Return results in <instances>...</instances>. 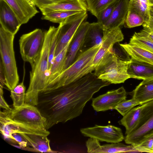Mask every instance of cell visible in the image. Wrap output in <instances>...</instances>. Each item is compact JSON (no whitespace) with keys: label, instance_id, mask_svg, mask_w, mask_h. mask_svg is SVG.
Listing matches in <instances>:
<instances>
[{"label":"cell","instance_id":"cell-1","mask_svg":"<svg viewBox=\"0 0 153 153\" xmlns=\"http://www.w3.org/2000/svg\"><path fill=\"white\" fill-rule=\"evenodd\" d=\"M110 84L91 72L66 85L39 93L36 106L46 119V129L80 115L94 94Z\"/></svg>","mask_w":153,"mask_h":153},{"label":"cell","instance_id":"cell-2","mask_svg":"<svg viewBox=\"0 0 153 153\" xmlns=\"http://www.w3.org/2000/svg\"><path fill=\"white\" fill-rule=\"evenodd\" d=\"M57 27L51 26L44 32L45 39L42 49L31 66L30 83L26 93L25 104L36 106L38 97L47 85L49 76L48 60L51 41Z\"/></svg>","mask_w":153,"mask_h":153},{"label":"cell","instance_id":"cell-3","mask_svg":"<svg viewBox=\"0 0 153 153\" xmlns=\"http://www.w3.org/2000/svg\"><path fill=\"white\" fill-rule=\"evenodd\" d=\"M101 45H96L81 53L75 61L42 91L54 90L77 80L95 70L94 57Z\"/></svg>","mask_w":153,"mask_h":153},{"label":"cell","instance_id":"cell-4","mask_svg":"<svg viewBox=\"0 0 153 153\" xmlns=\"http://www.w3.org/2000/svg\"><path fill=\"white\" fill-rule=\"evenodd\" d=\"M14 35L0 26V64L4 74L5 85L10 90L18 84L19 77L13 48Z\"/></svg>","mask_w":153,"mask_h":153},{"label":"cell","instance_id":"cell-5","mask_svg":"<svg viewBox=\"0 0 153 153\" xmlns=\"http://www.w3.org/2000/svg\"><path fill=\"white\" fill-rule=\"evenodd\" d=\"M139 120L124 138L126 143L135 146L153 134V100L142 105Z\"/></svg>","mask_w":153,"mask_h":153},{"label":"cell","instance_id":"cell-6","mask_svg":"<svg viewBox=\"0 0 153 153\" xmlns=\"http://www.w3.org/2000/svg\"><path fill=\"white\" fill-rule=\"evenodd\" d=\"M3 111L14 121L36 128L46 129V119L36 106L25 104L21 107Z\"/></svg>","mask_w":153,"mask_h":153},{"label":"cell","instance_id":"cell-7","mask_svg":"<svg viewBox=\"0 0 153 153\" xmlns=\"http://www.w3.org/2000/svg\"><path fill=\"white\" fill-rule=\"evenodd\" d=\"M45 33L39 28L22 35L19 40L20 52L23 60L32 65L43 46Z\"/></svg>","mask_w":153,"mask_h":153},{"label":"cell","instance_id":"cell-8","mask_svg":"<svg viewBox=\"0 0 153 153\" xmlns=\"http://www.w3.org/2000/svg\"><path fill=\"white\" fill-rule=\"evenodd\" d=\"M88 16L87 11H82L68 17L59 24L55 56L73 38L80 25L87 18Z\"/></svg>","mask_w":153,"mask_h":153},{"label":"cell","instance_id":"cell-9","mask_svg":"<svg viewBox=\"0 0 153 153\" xmlns=\"http://www.w3.org/2000/svg\"><path fill=\"white\" fill-rule=\"evenodd\" d=\"M0 131L4 138L14 143L16 142L12 135L14 133L36 134L47 136L50 134L46 129L36 128L14 121L9 118L3 111H1L0 114Z\"/></svg>","mask_w":153,"mask_h":153},{"label":"cell","instance_id":"cell-10","mask_svg":"<svg viewBox=\"0 0 153 153\" xmlns=\"http://www.w3.org/2000/svg\"><path fill=\"white\" fill-rule=\"evenodd\" d=\"M81 133L85 136L93 138L100 141L111 143H119L124 139L121 129L112 125L82 128Z\"/></svg>","mask_w":153,"mask_h":153},{"label":"cell","instance_id":"cell-11","mask_svg":"<svg viewBox=\"0 0 153 153\" xmlns=\"http://www.w3.org/2000/svg\"><path fill=\"white\" fill-rule=\"evenodd\" d=\"M126 98V92L122 86L93 98L91 105L94 110L97 112L114 109L117 105Z\"/></svg>","mask_w":153,"mask_h":153},{"label":"cell","instance_id":"cell-12","mask_svg":"<svg viewBox=\"0 0 153 153\" xmlns=\"http://www.w3.org/2000/svg\"><path fill=\"white\" fill-rule=\"evenodd\" d=\"M90 24L88 22L84 21L75 33L68 49L62 72L71 65L82 52L85 36Z\"/></svg>","mask_w":153,"mask_h":153},{"label":"cell","instance_id":"cell-13","mask_svg":"<svg viewBox=\"0 0 153 153\" xmlns=\"http://www.w3.org/2000/svg\"><path fill=\"white\" fill-rule=\"evenodd\" d=\"M103 31L100 47L94 60L93 65L96 68L103 57L113 48L114 45L124 39V36L120 27L105 30Z\"/></svg>","mask_w":153,"mask_h":153},{"label":"cell","instance_id":"cell-14","mask_svg":"<svg viewBox=\"0 0 153 153\" xmlns=\"http://www.w3.org/2000/svg\"><path fill=\"white\" fill-rule=\"evenodd\" d=\"M14 11L22 25L27 23L39 12L32 0H4Z\"/></svg>","mask_w":153,"mask_h":153},{"label":"cell","instance_id":"cell-15","mask_svg":"<svg viewBox=\"0 0 153 153\" xmlns=\"http://www.w3.org/2000/svg\"><path fill=\"white\" fill-rule=\"evenodd\" d=\"M88 153H115L135 152L136 149L132 145H126L122 143H112L101 145L97 139L90 137L86 142Z\"/></svg>","mask_w":153,"mask_h":153},{"label":"cell","instance_id":"cell-16","mask_svg":"<svg viewBox=\"0 0 153 153\" xmlns=\"http://www.w3.org/2000/svg\"><path fill=\"white\" fill-rule=\"evenodd\" d=\"M0 23L4 30L15 35L22 25L14 11L4 0H0Z\"/></svg>","mask_w":153,"mask_h":153},{"label":"cell","instance_id":"cell-17","mask_svg":"<svg viewBox=\"0 0 153 153\" xmlns=\"http://www.w3.org/2000/svg\"><path fill=\"white\" fill-rule=\"evenodd\" d=\"M130 62L131 60L125 61L120 59L112 48L102 58L94 73L98 77L104 73L116 69L127 70Z\"/></svg>","mask_w":153,"mask_h":153},{"label":"cell","instance_id":"cell-18","mask_svg":"<svg viewBox=\"0 0 153 153\" xmlns=\"http://www.w3.org/2000/svg\"><path fill=\"white\" fill-rule=\"evenodd\" d=\"M129 0H120L110 18L103 26V30L120 27L125 23L128 11Z\"/></svg>","mask_w":153,"mask_h":153},{"label":"cell","instance_id":"cell-19","mask_svg":"<svg viewBox=\"0 0 153 153\" xmlns=\"http://www.w3.org/2000/svg\"><path fill=\"white\" fill-rule=\"evenodd\" d=\"M127 72L130 78L143 80L153 78V65L132 59L131 58Z\"/></svg>","mask_w":153,"mask_h":153},{"label":"cell","instance_id":"cell-20","mask_svg":"<svg viewBox=\"0 0 153 153\" xmlns=\"http://www.w3.org/2000/svg\"><path fill=\"white\" fill-rule=\"evenodd\" d=\"M40 10L43 15L49 12L57 11H87L88 6L85 0H64Z\"/></svg>","mask_w":153,"mask_h":153},{"label":"cell","instance_id":"cell-21","mask_svg":"<svg viewBox=\"0 0 153 153\" xmlns=\"http://www.w3.org/2000/svg\"><path fill=\"white\" fill-rule=\"evenodd\" d=\"M131 59L153 65V53L136 45L120 44Z\"/></svg>","mask_w":153,"mask_h":153},{"label":"cell","instance_id":"cell-22","mask_svg":"<svg viewBox=\"0 0 153 153\" xmlns=\"http://www.w3.org/2000/svg\"><path fill=\"white\" fill-rule=\"evenodd\" d=\"M103 31L102 26L97 22L90 23L85 36L83 51L85 48V50L95 45H101Z\"/></svg>","mask_w":153,"mask_h":153},{"label":"cell","instance_id":"cell-23","mask_svg":"<svg viewBox=\"0 0 153 153\" xmlns=\"http://www.w3.org/2000/svg\"><path fill=\"white\" fill-rule=\"evenodd\" d=\"M133 97L140 105L153 100V78L143 80L133 91Z\"/></svg>","mask_w":153,"mask_h":153},{"label":"cell","instance_id":"cell-24","mask_svg":"<svg viewBox=\"0 0 153 153\" xmlns=\"http://www.w3.org/2000/svg\"><path fill=\"white\" fill-rule=\"evenodd\" d=\"M26 139L27 146L33 147L37 152L55 153L52 150L50 141L47 136L21 133Z\"/></svg>","mask_w":153,"mask_h":153},{"label":"cell","instance_id":"cell-25","mask_svg":"<svg viewBox=\"0 0 153 153\" xmlns=\"http://www.w3.org/2000/svg\"><path fill=\"white\" fill-rule=\"evenodd\" d=\"M73 38L62 51L54 57L50 69L49 76L46 86L62 72L68 49Z\"/></svg>","mask_w":153,"mask_h":153},{"label":"cell","instance_id":"cell-26","mask_svg":"<svg viewBox=\"0 0 153 153\" xmlns=\"http://www.w3.org/2000/svg\"><path fill=\"white\" fill-rule=\"evenodd\" d=\"M142 106L133 108L118 122L126 128L125 134L129 133L135 126L140 118Z\"/></svg>","mask_w":153,"mask_h":153},{"label":"cell","instance_id":"cell-27","mask_svg":"<svg viewBox=\"0 0 153 153\" xmlns=\"http://www.w3.org/2000/svg\"><path fill=\"white\" fill-rule=\"evenodd\" d=\"M127 70L116 69L102 74L98 76V79L108 82L111 84H119L123 83L130 78Z\"/></svg>","mask_w":153,"mask_h":153},{"label":"cell","instance_id":"cell-28","mask_svg":"<svg viewBox=\"0 0 153 153\" xmlns=\"http://www.w3.org/2000/svg\"><path fill=\"white\" fill-rule=\"evenodd\" d=\"M150 6L148 0H130L128 10H134L142 16L145 24L150 19Z\"/></svg>","mask_w":153,"mask_h":153},{"label":"cell","instance_id":"cell-29","mask_svg":"<svg viewBox=\"0 0 153 153\" xmlns=\"http://www.w3.org/2000/svg\"><path fill=\"white\" fill-rule=\"evenodd\" d=\"M25 90L23 80L10 90V97L13 101V108L20 107L25 105Z\"/></svg>","mask_w":153,"mask_h":153},{"label":"cell","instance_id":"cell-30","mask_svg":"<svg viewBox=\"0 0 153 153\" xmlns=\"http://www.w3.org/2000/svg\"><path fill=\"white\" fill-rule=\"evenodd\" d=\"M129 43L136 45L153 53V40L141 31L134 33L130 39Z\"/></svg>","mask_w":153,"mask_h":153},{"label":"cell","instance_id":"cell-31","mask_svg":"<svg viewBox=\"0 0 153 153\" xmlns=\"http://www.w3.org/2000/svg\"><path fill=\"white\" fill-rule=\"evenodd\" d=\"M82 11H57L47 13L43 15L42 19L60 24L68 17Z\"/></svg>","mask_w":153,"mask_h":153},{"label":"cell","instance_id":"cell-32","mask_svg":"<svg viewBox=\"0 0 153 153\" xmlns=\"http://www.w3.org/2000/svg\"><path fill=\"white\" fill-rule=\"evenodd\" d=\"M145 23L143 17L137 12L128 10L125 22V27L132 28L143 25Z\"/></svg>","mask_w":153,"mask_h":153},{"label":"cell","instance_id":"cell-33","mask_svg":"<svg viewBox=\"0 0 153 153\" xmlns=\"http://www.w3.org/2000/svg\"><path fill=\"white\" fill-rule=\"evenodd\" d=\"M120 0H116L102 10L97 17V22L103 26L110 18L114 9Z\"/></svg>","mask_w":153,"mask_h":153},{"label":"cell","instance_id":"cell-34","mask_svg":"<svg viewBox=\"0 0 153 153\" xmlns=\"http://www.w3.org/2000/svg\"><path fill=\"white\" fill-rule=\"evenodd\" d=\"M138 105H140V103L133 98L128 100L126 99L117 105L114 109L124 116L134 107Z\"/></svg>","mask_w":153,"mask_h":153},{"label":"cell","instance_id":"cell-35","mask_svg":"<svg viewBox=\"0 0 153 153\" xmlns=\"http://www.w3.org/2000/svg\"><path fill=\"white\" fill-rule=\"evenodd\" d=\"M116 0H98L88 10L97 17L99 13L107 6Z\"/></svg>","mask_w":153,"mask_h":153},{"label":"cell","instance_id":"cell-36","mask_svg":"<svg viewBox=\"0 0 153 153\" xmlns=\"http://www.w3.org/2000/svg\"><path fill=\"white\" fill-rule=\"evenodd\" d=\"M135 147V152L153 153V134L148 137Z\"/></svg>","mask_w":153,"mask_h":153},{"label":"cell","instance_id":"cell-37","mask_svg":"<svg viewBox=\"0 0 153 153\" xmlns=\"http://www.w3.org/2000/svg\"><path fill=\"white\" fill-rule=\"evenodd\" d=\"M59 27L54 32L51 42L48 60V69L49 71L51 67L53 60L55 57V53L57 45L58 39Z\"/></svg>","mask_w":153,"mask_h":153},{"label":"cell","instance_id":"cell-38","mask_svg":"<svg viewBox=\"0 0 153 153\" xmlns=\"http://www.w3.org/2000/svg\"><path fill=\"white\" fill-rule=\"evenodd\" d=\"M36 6L39 9L64 0H32Z\"/></svg>","mask_w":153,"mask_h":153},{"label":"cell","instance_id":"cell-39","mask_svg":"<svg viewBox=\"0 0 153 153\" xmlns=\"http://www.w3.org/2000/svg\"><path fill=\"white\" fill-rule=\"evenodd\" d=\"M12 135L19 146L23 147L28 146L27 140L21 133H14Z\"/></svg>","mask_w":153,"mask_h":153},{"label":"cell","instance_id":"cell-40","mask_svg":"<svg viewBox=\"0 0 153 153\" xmlns=\"http://www.w3.org/2000/svg\"><path fill=\"white\" fill-rule=\"evenodd\" d=\"M3 88H0V106L5 110H9L11 109L4 100L3 96Z\"/></svg>","mask_w":153,"mask_h":153},{"label":"cell","instance_id":"cell-41","mask_svg":"<svg viewBox=\"0 0 153 153\" xmlns=\"http://www.w3.org/2000/svg\"><path fill=\"white\" fill-rule=\"evenodd\" d=\"M0 64V88H3L6 83V79L2 66Z\"/></svg>","mask_w":153,"mask_h":153},{"label":"cell","instance_id":"cell-42","mask_svg":"<svg viewBox=\"0 0 153 153\" xmlns=\"http://www.w3.org/2000/svg\"><path fill=\"white\" fill-rule=\"evenodd\" d=\"M143 29L141 30L153 40V29L146 27H143Z\"/></svg>","mask_w":153,"mask_h":153},{"label":"cell","instance_id":"cell-43","mask_svg":"<svg viewBox=\"0 0 153 153\" xmlns=\"http://www.w3.org/2000/svg\"><path fill=\"white\" fill-rule=\"evenodd\" d=\"M143 25V27H146L153 29V16H150L148 22Z\"/></svg>","mask_w":153,"mask_h":153},{"label":"cell","instance_id":"cell-44","mask_svg":"<svg viewBox=\"0 0 153 153\" xmlns=\"http://www.w3.org/2000/svg\"><path fill=\"white\" fill-rule=\"evenodd\" d=\"M11 145L13 146L19 148V149H23V150L36 152V150L32 147V148H29V147H27V146L25 147H23L20 146H17L16 145H13L12 144H11Z\"/></svg>","mask_w":153,"mask_h":153},{"label":"cell","instance_id":"cell-45","mask_svg":"<svg viewBox=\"0 0 153 153\" xmlns=\"http://www.w3.org/2000/svg\"><path fill=\"white\" fill-rule=\"evenodd\" d=\"M98 0H85L87 5L88 10L92 7Z\"/></svg>","mask_w":153,"mask_h":153},{"label":"cell","instance_id":"cell-46","mask_svg":"<svg viewBox=\"0 0 153 153\" xmlns=\"http://www.w3.org/2000/svg\"><path fill=\"white\" fill-rule=\"evenodd\" d=\"M150 16H153V6H150Z\"/></svg>","mask_w":153,"mask_h":153},{"label":"cell","instance_id":"cell-47","mask_svg":"<svg viewBox=\"0 0 153 153\" xmlns=\"http://www.w3.org/2000/svg\"><path fill=\"white\" fill-rule=\"evenodd\" d=\"M150 6H153V0H148Z\"/></svg>","mask_w":153,"mask_h":153}]
</instances>
